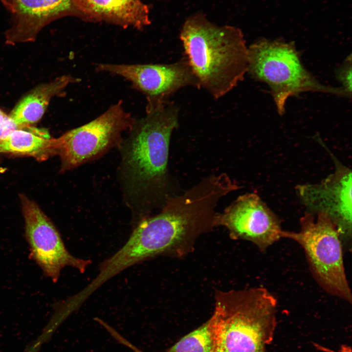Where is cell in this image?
I'll list each match as a JSON object with an SVG mask.
<instances>
[{
  "label": "cell",
  "mask_w": 352,
  "mask_h": 352,
  "mask_svg": "<svg viewBox=\"0 0 352 352\" xmlns=\"http://www.w3.org/2000/svg\"><path fill=\"white\" fill-rule=\"evenodd\" d=\"M225 196L221 184L207 177L182 195L169 198L159 214L137 224L115 253L116 263L126 269L162 254H184L198 237L216 226L215 209Z\"/></svg>",
  "instance_id": "cell-1"
},
{
  "label": "cell",
  "mask_w": 352,
  "mask_h": 352,
  "mask_svg": "<svg viewBox=\"0 0 352 352\" xmlns=\"http://www.w3.org/2000/svg\"><path fill=\"white\" fill-rule=\"evenodd\" d=\"M180 39L199 88L215 99L232 90L247 72L248 47L239 28L218 26L197 14L185 22Z\"/></svg>",
  "instance_id": "cell-2"
},
{
  "label": "cell",
  "mask_w": 352,
  "mask_h": 352,
  "mask_svg": "<svg viewBox=\"0 0 352 352\" xmlns=\"http://www.w3.org/2000/svg\"><path fill=\"white\" fill-rule=\"evenodd\" d=\"M179 108L165 101L147 102L146 114L135 121L123 153L129 193L146 202L165 192L171 135L178 125Z\"/></svg>",
  "instance_id": "cell-3"
},
{
  "label": "cell",
  "mask_w": 352,
  "mask_h": 352,
  "mask_svg": "<svg viewBox=\"0 0 352 352\" xmlns=\"http://www.w3.org/2000/svg\"><path fill=\"white\" fill-rule=\"evenodd\" d=\"M277 300L257 287L218 293L208 320L212 352H264L276 326Z\"/></svg>",
  "instance_id": "cell-4"
},
{
  "label": "cell",
  "mask_w": 352,
  "mask_h": 352,
  "mask_svg": "<svg viewBox=\"0 0 352 352\" xmlns=\"http://www.w3.org/2000/svg\"><path fill=\"white\" fill-rule=\"evenodd\" d=\"M247 72L269 87L278 113H285L288 99L305 92L351 98L341 87L321 83L303 66L293 42L262 38L248 47Z\"/></svg>",
  "instance_id": "cell-5"
},
{
  "label": "cell",
  "mask_w": 352,
  "mask_h": 352,
  "mask_svg": "<svg viewBox=\"0 0 352 352\" xmlns=\"http://www.w3.org/2000/svg\"><path fill=\"white\" fill-rule=\"evenodd\" d=\"M298 232L283 230L282 238L296 242L304 249L313 276L328 293L349 303L352 292L344 264L342 241L330 218L308 212L300 219Z\"/></svg>",
  "instance_id": "cell-6"
},
{
  "label": "cell",
  "mask_w": 352,
  "mask_h": 352,
  "mask_svg": "<svg viewBox=\"0 0 352 352\" xmlns=\"http://www.w3.org/2000/svg\"><path fill=\"white\" fill-rule=\"evenodd\" d=\"M134 121L120 101L93 120L56 138L63 169L76 168L100 156L121 141L122 133L131 130Z\"/></svg>",
  "instance_id": "cell-7"
},
{
  "label": "cell",
  "mask_w": 352,
  "mask_h": 352,
  "mask_svg": "<svg viewBox=\"0 0 352 352\" xmlns=\"http://www.w3.org/2000/svg\"><path fill=\"white\" fill-rule=\"evenodd\" d=\"M25 222L24 236L30 255L53 282L58 281L61 270L72 267L83 273L91 264L89 260L77 258L66 248L58 230L38 205L26 197H21Z\"/></svg>",
  "instance_id": "cell-8"
},
{
  "label": "cell",
  "mask_w": 352,
  "mask_h": 352,
  "mask_svg": "<svg viewBox=\"0 0 352 352\" xmlns=\"http://www.w3.org/2000/svg\"><path fill=\"white\" fill-rule=\"evenodd\" d=\"M216 225L225 227L232 238L249 241L262 251L282 238L278 217L255 193L239 196L217 213Z\"/></svg>",
  "instance_id": "cell-9"
},
{
  "label": "cell",
  "mask_w": 352,
  "mask_h": 352,
  "mask_svg": "<svg viewBox=\"0 0 352 352\" xmlns=\"http://www.w3.org/2000/svg\"><path fill=\"white\" fill-rule=\"evenodd\" d=\"M98 72L121 77L145 95L147 102H163L179 89L199 88L198 82L185 59L169 64L95 65Z\"/></svg>",
  "instance_id": "cell-10"
},
{
  "label": "cell",
  "mask_w": 352,
  "mask_h": 352,
  "mask_svg": "<svg viewBox=\"0 0 352 352\" xmlns=\"http://www.w3.org/2000/svg\"><path fill=\"white\" fill-rule=\"evenodd\" d=\"M352 171L337 165L321 182L297 187L302 203L313 214L324 213L335 224L342 241L352 237Z\"/></svg>",
  "instance_id": "cell-11"
},
{
  "label": "cell",
  "mask_w": 352,
  "mask_h": 352,
  "mask_svg": "<svg viewBox=\"0 0 352 352\" xmlns=\"http://www.w3.org/2000/svg\"><path fill=\"white\" fill-rule=\"evenodd\" d=\"M11 13L6 43L31 42L54 19L67 11L73 0H0Z\"/></svg>",
  "instance_id": "cell-12"
},
{
  "label": "cell",
  "mask_w": 352,
  "mask_h": 352,
  "mask_svg": "<svg viewBox=\"0 0 352 352\" xmlns=\"http://www.w3.org/2000/svg\"><path fill=\"white\" fill-rule=\"evenodd\" d=\"M79 10L123 26L141 29L149 25V9L141 0H73Z\"/></svg>",
  "instance_id": "cell-13"
},
{
  "label": "cell",
  "mask_w": 352,
  "mask_h": 352,
  "mask_svg": "<svg viewBox=\"0 0 352 352\" xmlns=\"http://www.w3.org/2000/svg\"><path fill=\"white\" fill-rule=\"evenodd\" d=\"M78 81L70 75H65L36 87L19 102L10 117L18 126H31L42 118L53 97L63 94L68 86Z\"/></svg>",
  "instance_id": "cell-14"
},
{
  "label": "cell",
  "mask_w": 352,
  "mask_h": 352,
  "mask_svg": "<svg viewBox=\"0 0 352 352\" xmlns=\"http://www.w3.org/2000/svg\"><path fill=\"white\" fill-rule=\"evenodd\" d=\"M57 139L45 130L27 126L13 131L0 141V153L27 155L40 159L57 154Z\"/></svg>",
  "instance_id": "cell-15"
},
{
  "label": "cell",
  "mask_w": 352,
  "mask_h": 352,
  "mask_svg": "<svg viewBox=\"0 0 352 352\" xmlns=\"http://www.w3.org/2000/svg\"><path fill=\"white\" fill-rule=\"evenodd\" d=\"M213 340L208 321L182 337L166 352H212Z\"/></svg>",
  "instance_id": "cell-16"
},
{
  "label": "cell",
  "mask_w": 352,
  "mask_h": 352,
  "mask_svg": "<svg viewBox=\"0 0 352 352\" xmlns=\"http://www.w3.org/2000/svg\"><path fill=\"white\" fill-rule=\"evenodd\" d=\"M336 77L341 83V87L351 97L352 95V57L350 55L339 67Z\"/></svg>",
  "instance_id": "cell-17"
},
{
  "label": "cell",
  "mask_w": 352,
  "mask_h": 352,
  "mask_svg": "<svg viewBox=\"0 0 352 352\" xmlns=\"http://www.w3.org/2000/svg\"><path fill=\"white\" fill-rule=\"evenodd\" d=\"M26 126L17 125L9 115L6 114L0 109V141L8 136L13 131Z\"/></svg>",
  "instance_id": "cell-18"
},
{
  "label": "cell",
  "mask_w": 352,
  "mask_h": 352,
  "mask_svg": "<svg viewBox=\"0 0 352 352\" xmlns=\"http://www.w3.org/2000/svg\"><path fill=\"white\" fill-rule=\"evenodd\" d=\"M332 352V351H331ZM352 352V349L348 346L343 345L337 352Z\"/></svg>",
  "instance_id": "cell-19"
},
{
  "label": "cell",
  "mask_w": 352,
  "mask_h": 352,
  "mask_svg": "<svg viewBox=\"0 0 352 352\" xmlns=\"http://www.w3.org/2000/svg\"><path fill=\"white\" fill-rule=\"evenodd\" d=\"M135 352H140V351H137V350H135Z\"/></svg>",
  "instance_id": "cell-20"
}]
</instances>
